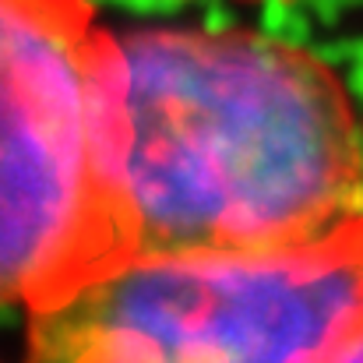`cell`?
<instances>
[{
	"label": "cell",
	"mask_w": 363,
	"mask_h": 363,
	"mask_svg": "<svg viewBox=\"0 0 363 363\" xmlns=\"http://www.w3.org/2000/svg\"><path fill=\"white\" fill-rule=\"evenodd\" d=\"M121 257L275 250L363 212V127L314 53L243 28L110 39Z\"/></svg>",
	"instance_id": "1"
},
{
	"label": "cell",
	"mask_w": 363,
	"mask_h": 363,
	"mask_svg": "<svg viewBox=\"0 0 363 363\" xmlns=\"http://www.w3.org/2000/svg\"><path fill=\"white\" fill-rule=\"evenodd\" d=\"M25 314V363H328L363 328V212L275 250L130 257Z\"/></svg>",
	"instance_id": "2"
},
{
	"label": "cell",
	"mask_w": 363,
	"mask_h": 363,
	"mask_svg": "<svg viewBox=\"0 0 363 363\" xmlns=\"http://www.w3.org/2000/svg\"><path fill=\"white\" fill-rule=\"evenodd\" d=\"M110 39L89 0H0V307L121 264Z\"/></svg>",
	"instance_id": "3"
},
{
	"label": "cell",
	"mask_w": 363,
	"mask_h": 363,
	"mask_svg": "<svg viewBox=\"0 0 363 363\" xmlns=\"http://www.w3.org/2000/svg\"><path fill=\"white\" fill-rule=\"evenodd\" d=\"M328 363H363V328L353 335V339H346V342L339 346V353H335Z\"/></svg>",
	"instance_id": "4"
}]
</instances>
